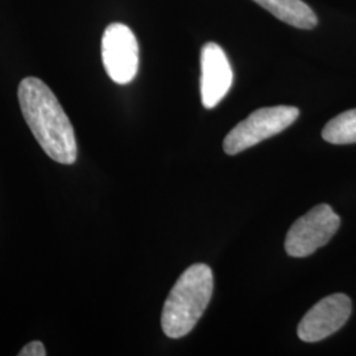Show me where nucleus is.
I'll list each match as a JSON object with an SVG mask.
<instances>
[{"label": "nucleus", "mask_w": 356, "mask_h": 356, "mask_svg": "<svg viewBox=\"0 0 356 356\" xmlns=\"http://www.w3.org/2000/svg\"><path fill=\"white\" fill-rule=\"evenodd\" d=\"M341 226V218L329 204L313 207L293 223L286 234L285 251L293 257H306L329 243Z\"/></svg>", "instance_id": "obj_4"}, {"label": "nucleus", "mask_w": 356, "mask_h": 356, "mask_svg": "<svg viewBox=\"0 0 356 356\" xmlns=\"http://www.w3.org/2000/svg\"><path fill=\"white\" fill-rule=\"evenodd\" d=\"M103 66L118 85H127L139 70V44L131 28L114 23L106 28L102 38Z\"/></svg>", "instance_id": "obj_5"}, {"label": "nucleus", "mask_w": 356, "mask_h": 356, "mask_svg": "<svg viewBox=\"0 0 356 356\" xmlns=\"http://www.w3.org/2000/svg\"><path fill=\"white\" fill-rule=\"evenodd\" d=\"M351 300L342 293L331 294L313 306L298 325L301 341L314 343L337 332L351 316Z\"/></svg>", "instance_id": "obj_6"}, {"label": "nucleus", "mask_w": 356, "mask_h": 356, "mask_svg": "<svg viewBox=\"0 0 356 356\" xmlns=\"http://www.w3.org/2000/svg\"><path fill=\"white\" fill-rule=\"evenodd\" d=\"M232 79L225 51L216 42H207L201 53V98L206 108H214L227 95Z\"/></svg>", "instance_id": "obj_7"}, {"label": "nucleus", "mask_w": 356, "mask_h": 356, "mask_svg": "<svg viewBox=\"0 0 356 356\" xmlns=\"http://www.w3.org/2000/svg\"><path fill=\"white\" fill-rule=\"evenodd\" d=\"M281 22L300 29H313L318 19L302 0H254Z\"/></svg>", "instance_id": "obj_8"}, {"label": "nucleus", "mask_w": 356, "mask_h": 356, "mask_svg": "<svg viewBox=\"0 0 356 356\" xmlns=\"http://www.w3.org/2000/svg\"><path fill=\"white\" fill-rule=\"evenodd\" d=\"M20 356H45L47 355V351H45V347L44 344L41 343L40 341H33V342H29L26 344L22 351L19 353Z\"/></svg>", "instance_id": "obj_10"}, {"label": "nucleus", "mask_w": 356, "mask_h": 356, "mask_svg": "<svg viewBox=\"0 0 356 356\" xmlns=\"http://www.w3.org/2000/svg\"><path fill=\"white\" fill-rule=\"evenodd\" d=\"M298 115V108L293 106L259 108L229 131L223 149L231 156L243 152L292 126Z\"/></svg>", "instance_id": "obj_3"}, {"label": "nucleus", "mask_w": 356, "mask_h": 356, "mask_svg": "<svg viewBox=\"0 0 356 356\" xmlns=\"http://www.w3.org/2000/svg\"><path fill=\"white\" fill-rule=\"evenodd\" d=\"M17 97L26 124L44 152L56 163L74 164V128L53 91L36 76H26L19 85Z\"/></svg>", "instance_id": "obj_1"}, {"label": "nucleus", "mask_w": 356, "mask_h": 356, "mask_svg": "<svg viewBox=\"0 0 356 356\" xmlns=\"http://www.w3.org/2000/svg\"><path fill=\"white\" fill-rule=\"evenodd\" d=\"M322 138L338 145L356 143V108L331 119L322 131Z\"/></svg>", "instance_id": "obj_9"}, {"label": "nucleus", "mask_w": 356, "mask_h": 356, "mask_svg": "<svg viewBox=\"0 0 356 356\" xmlns=\"http://www.w3.org/2000/svg\"><path fill=\"white\" fill-rule=\"evenodd\" d=\"M214 289L213 272L206 264H194L179 277L166 298L161 326L172 339L188 335L209 305Z\"/></svg>", "instance_id": "obj_2"}]
</instances>
